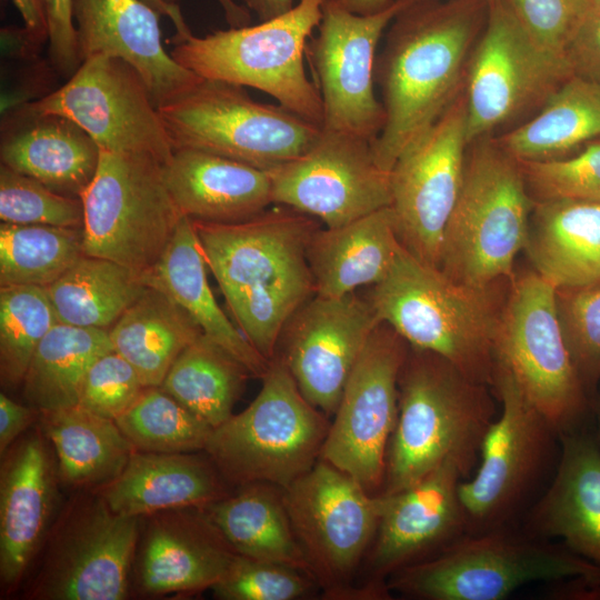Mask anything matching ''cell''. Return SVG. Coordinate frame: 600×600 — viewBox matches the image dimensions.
Segmentation results:
<instances>
[{
	"mask_svg": "<svg viewBox=\"0 0 600 600\" xmlns=\"http://www.w3.org/2000/svg\"><path fill=\"white\" fill-rule=\"evenodd\" d=\"M191 221L238 328L271 361L286 323L314 294L307 247L318 221L279 204L239 222Z\"/></svg>",
	"mask_w": 600,
	"mask_h": 600,
	"instance_id": "cell-1",
	"label": "cell"
},
{
	"mask_svg": "<svg viewBox=\"0 0 600 600\" xmlns=\"http://www.w3.org/2000/svg\"><path fill=\"white\" fill-rule=\"evenodd\" d=\"M393 20L374 64L386 121L372 153L386 171L459 97L478 13L471 2L412 0Z\"/></svg>",
	"mask_w": 600,
	"mask_h": 600,
	"instance_id": "cell-2",
	"label": "cell"
},
{
	"mask_svg": "<svg viewBox=\"0 0 600 600\" xmlns=\"http://www.w3.org/2000/svg\"><path fill=\"white\" fill-rule=\"evenodd\" d=\"M484 384L444 358L410 347L399 376L398 417L381 494L412 486L449 459L464 478L470 473L496 419Z\"/></svg>",
	"mask_w": 600,
	"mask_h": 600,
	"instance_id": "cell-3",
	"label": "cell"
},
{
	"mask_svg": "<svg viewBox=\"0 0 600 600\" xmlns=\"http://www.w3.org/2000/svg\"><path fill=\"white\" fill-rule=\"evenodd\" d=\"M379 322L411 348L433 352L481 383H492L498 318L487 290L457 282L401 243L367 298Z\"/></svg>",
	"mask_w": 600,
	"mask_h": 600,
	"instance_id": "cell-4",
	"label": "cell"
},
{
	"mask_svg": "<svg viewBox=\"0 0 600 600\" xmlns=\"http://www.w3.org/2000/svg\"><path fill=\"white\" fill-rule=\"evenodd\" d=\"M600 586V566L563 543L506 526L466 533L439 553L390 576L389 590L422 600H501L536 581Z\"/></svg>",
	"mask_w": 600,
	"mask_h": 600,
	"instance_id": "cell-5",
	"label": "cell"
},
{
	"mask_svg": "<svg viewBox=\"0 0 600 600\" xmlns=\"http://www.w3.org/2000/svg\"><path fill=\"white\" fill-rule=\"evenodd\" d=\"M472 143L443 232L439 269L457 282L487 290L512 274L527 243L531 199L514 158L497 142L482 138Z\"/></svg>",
	"mask_w": 600,
	"mask_h": 600,
	"instance_id": "cell-6",
	"label": "cell"
},
{
	"mask_svg": "<svg viewBox=\"0 0 600 600\" xmlns=\"http://www.w3.org/2000/svg\"><path fill=\"white\" fill-rule=\"evenodd\" d=\"M330 424L276 354L254 400L212 430L204 452L230 486L286 488L320 459Z\"/></svg>",
	"mask_w": 600,
	"mask_h": 600,
	"instance_id": "cell-7",
	"label": "cell"
},
{
	"mask_svg": "<svg viewBox=\"0 0 600 600\" xmlns=\"http://www.w3.org/2000/svg\"><path fill=\"white\" fill-rule=\"evenodd\" d=\"M324 2L300 0L287 13L254 26L173 39L170 54L200 78L256 88L322 128L321 97L303 59Z\"/></svg>",
	"mask_w": 600,
	"mask_h": 600,
	"instance_id": "cell-8",
	"label": "cell"
},
{
	"mask_svg": "<svg viewBox=\"0 0 600 600\" xmlns=\"http://www.w3.org/2000/svg\"><path fill=\"white\" fill-rule=\"evenodd\" d=\"M162 164L149 154L101 149L96 174L80 196L84 254L143 278L153 269L182 218Z\"/></svg>",
	"mask_w": 600,
	"mask_h": 600,
	"instance_id": "cell-9",
	"label": "cell"
},
{
	"mask_svg": "<svg viewBox=\"0 0 600 600\" xmlns=\"http://www.w3.org/2000/svg\"><path fill=\"white\" fill-rule=\"evenodd\" d=\"M173 150L188 148L270 170L306 152L321 127L241 86L201 78L158 107Z\"/></svg>",
	"mask_w": 600,
	"mask_h": 600,
	"instance_id": "cell-10",
	"label": "cell"
},
{
	"mask_svg": "<svg viewBox=\"0 0 600 600\" xmlns=\"http://www.w3.org/2000/svg\"><path fill=\"white\" fill-rule=\"evenodd\" d=\"M493 351L496 363L509 371L558 434L583 428L584 384L563 336L557 289L539 273L513 281L498 318Z\"/></svg>",
	"mask_w": 600,
	"mask_h": 600,
	"instance_id": "cell-11",
	"label": "cell"
},
{
	"mask_svg": "<svg viewBox=\"0 0 600 600\" xmlns=\"http://www.w3.org/2000/svg\"><path fill=\"white\" fill-rule=\"evenodd\" d=\"M282 491L294 536L323 596L364 598L350 580L374 540L381 494L322 459Z\"/></svg>",
	"mask_w": 600,
	"mask_h": 600,
	"instance_id": "cell-12",
	"label": "cell"
},
{
	"mask_svg": "<svg viewBox=\"0 0 600 600\" xmlns=\"http://www.w3.org/2000/svg\"><path fill=\"white\" fill-rule=\"evenodd\" d=\"M139 530L140 518L116 513L96 490L80 492L49 531L27 596L39 600L126 599Z\"/></svg>",
	"mask_w": 600,
	"mask_h": 600,
	"instance_id": "cell-13",
	"label": "cell"
},
{
	"mask_svg": "<svg viewBox=\"0 0 600 600\" xmlns=\"http://www.w3.org/2000/svg\"><path fill=\"white\" fill-rule=\"evenodd\" d=\"M492 383L501 403L480 448V464L459 483L468 533L511 526L539 483L553 453L558 432L527 399L502 366Z\"/></svg>",
	"mask_w": 600,
	"mask_h": 600,
	"instance_id": "cell-14",
	"label": "cell"
},
{
	"mask_svg": "<svg viewBox=\"0 0 600 600\" xmlns=\"http://www.w3.org/2000/svg\"><path fill=\"white\" fill-rule=\"evenodd\" d=\"M487 28L467 74L466 134L470 143L544 102L573 76L566 56L540 46L508 0L489 2Z\"/></svg>",
	"mask_w": 600,
	"mask_h": 600,
	"instance_id": "cell-15",
	"label": "cell"
},
{
	"mask_svg": "<svg viewBox=\"0 0 600 600\" xmlns=\"http://www.w3.org/2000/svg\"><path fill=\"white\" fill-rule=\"evenodd\" d=\"M410 346L380 322L343 388L320 459L381 491L399 403V376Z\"/></svg>",
	"mask_w": 600,
	"mask_h": 600,
	"instance_id": "cell-16",
	"label": "cell"
},
{
	"mask_svg": "<svg viewBox=\"0 0 600 600\" xmlns=\"http://www.w3.org/2000/svg\"><path fill=\"white\" fill-rule=\"evenodd\" d=\"M24 109L70 119L103 150L149 154L163 164L173 153L146 82L119 58L83 60L62 87Z\"/></svg>",
	"mask_w": 600,
	"mask_h": 600,
	"instance_id": "cell-17",
	"label": "cell"
},
{
	"mask_svg": "<svg viewBox=\"0 0 600 600\" xmlns=\"http://www.w3.org/2000/svg\"><path fill=\"white\" fill-rule=\"evenodd\" d=\"M411 1L394 0L382 11L357 14L326 0L318 34L306 50L322 101V129L377 140L386 113L373 88L376 50L383 30Z\"/></svg>",
	"mask_w": 600,
	"mask_h": 600,
	"instance_id": "cell-18",
	"label": "cell"
},
{
	"mask_svg": "<svg viewBox=\"0 0 600 600\" xmlns=\"http://www.w3.org/2000/svg\"><path fill=\"white\" fill-rule=\"evenodd\" d=\"M464 97H458L390 170L391 210L399 242L439 268L444 229L464 176Z\"/></svg>",
	"mask_w": 600,
	"mask_h": 600,
	"instance_id": "cell-19",
	"label": "cell"
},
{
	"mask_svg": "<svg viewBox=\"0 0 600 600\" xmlns=\"http://www.w3.org/2000/svg\"><path fill=\"white\" fill-rule=\"evenodd\" d=\"M268 173L272 203L319 219L327 228L391 206L390 171L376 162L370 141L348 133L321 128L306 152Z\"/></svg>",
	"mask_w": 600,
	"mask_h": 600,
	"instance_id": "cell-20",
	"label": "cell"
},
{
	"mask_svg": "<svg viewBox=\"0 0 600 600\" xmlns=\"http://www.w3.org/2000/svg\"><path fill=\"white\" fill-rule=\"evenodd\" d=\"M379 323L369 300L356 291L338 298L313 294L286 323L278 343L282 351L277 354L303 397L330 416Z\"/></svg>",
	"mask_w": 600,
	"mask_h": 600,
	"instance_id": "cell-21",
	"label": "cell"
},
{
	"mask_svg": "<svg viewBox=\"0 0 600 600\" xmlns=\"http://www.w3.org/2000/svg\"><path fill=\"white\" fill-rule=\"evenodd\" d=\"M464 478L449 459L412 486L382 497V509L369 553L371 581L383 582L396 571L431 558L468 533L459 497Z\"/></svg>",
	"mask_w": 600,
	"mask_h": 600,
	"instance_id": "cell-22",
	"label": "cell"
},
{
	"mask_svg": "<svg viewBox=\"0 0 600 600\" xmlns=\"http://www.w3.org/2000/svg\"><path fill=\"white\" fill-rule=\"evenodd\" d=\"M141 519L130 577L141 594L211 589L237 554L201 508L168 510Z\"/></svg>",
	"mask_w": 600,
	"mask_h": 600,
	"instance_id": "cell-23",
	"label": "cell"
},
{
	"mask_svg": "<svg viewBox=\"0 0 600 600\" xmlns=\"http://www.w3.org/2000/svg\"><path fill=\"white\" fill-rule=\"evenodd\" d=\"M72 14L81 61L93 56L124 60L142 77L158 107L201 79L164 50L161 14L142 0H72Z\"/></svg>",
	"mask_w": 600,
	"mask_h": 600,
	"instance_id": "cell-24",
	"label": "cell"
},
{
	"mask_svg": "<svg viewBox=\"0 0 600 600\" xmlns=\"http://www.w3.org/2000/svg\"><path fill=\"white\" fill-rule=\"evenodd\" d=\"M3 456L0 578L1 587L10 591L20 583L47 538L59 477L49 441L41 430L18 439Z\"/></svg>",
	"mask_w": 600,
	"mask_h": 600,
	"instance_id": "cell-25",
	"label": "cell"
},
{
	"mask_svg": "<svg viewBox=\"0 0 600 600\" xmlns=\"http://www.w3.org/2000/svg\"><path fill=\"white\" fill-rule=\"evenodd\" d=\"M552 481L532 507L529 533L559 538L576 554L600 566V446L583 428L559 434Z\"/></svg>",
	"mask_w": 600,
	"mask_h": 600,
	"instance_id": "cell-26",
	"label": "cell"
},
{
	"mask_svg": "<svg viewBox=\"0 0 600 600\" xmlns=\"http://www.w3.org/2000/svg\"><path fill=\"white\" fill-rule=\"evenodd\" d=\"M162 172L180 213L191 220L239 222L272 203L268 171L214 153L174 149Z\"/></svg>",
	"mask_w": 600,
	"mask_h": 600,
	"instance_id": "cell-27",
	"label": "cell"
},
{
	"mask_svg": "<svg viewBox=\"0 0 600 600\" xmlns=\"http://www.w3.org/2000/svg\"><path fill=\"white\" fill-rule=\"evenodd\" d=\"M229 486L208 456L136 451L117 478L94 490L116 513L143 518L203 508L228 496Z\"/></svg>",
	"mask_w": 600,
	"mask_h": 600,
	"instance_id": "cell-28",
	"label": "cell"
},
{
	"mask_svg": "<svg viewBox=\"0 0 600 600\" xmlns=\"http://www.w3.org/2000/svg\"><path fill=\"white\" fill-rule=\"evenodd\" d=\"M207 267L193 223L182 216L160 260L144 276V282L166 292L188 312L202 333L237 359L251 377L262 379L270 361L219 307L208 283Z\"/></svg>",
	"mask_w": 600,
	"mask_h": 600,
	"instance_id": "cell-29",
	"label": "cell"
},
{
	"mask_svg": "<svg viewBox=\"0 0 600 600\" xmlns=\"http://www.w3.org/2000/svg\"><path fill=\"white\" fill-rule=\"evenodd\" d=\"M24 122L1 139V163L52 190L79 197L93 179L101 149L77 123L23 109Z\"/></svg>",
	"mask_w": 600,
	"mask_h": 600,
	"instance_id": "cell-30",
	"label": "cell"
},
{
	"mask_svg": "<svg viewBox=\"0 0 600 600\" xmlns=\"http://www.w3.org/2000/svg\"><path fill=\"white\" fill-rule=\"evenodd\" d=\"M399 246L390 207L340 227H319L307 247L314 294L338 298L378 283Z\"/></svg>",
	"mask_w": 600,
	"mask_h": 600,
	"instance_id": "cell-31",
	"label": "cell"
},
{
	"mask_svg": "<svg viewBox=\"0 0 600 600\" xmlns=\"http://www.w3.org/2000/svg\"><path fill=\"white\" fill-rule=\"evenodd\" d=\"M536 272L557 290L600 281V203L558 198L536 209L526 247Z\"/></svg>",
	"mask_w": 600,
	"mask_h": 600,
	"instance_id": "cell-32",
	"label": "cell"
},
{
	"mask_svg": "<svg viewBox=\"0 0 600 600\" xmlns=\"http://www.w3.org/2000/svg\"><path fill=\"white\" fill-rule=\"evenodd\" d=\"M236 488L224 498L201 508L232 550L248 558L293 567L311 576L290 523L282 488L267 482Z\"/></svg>",
	"mask_w": 600,
	"mask_h": 600,
	"instance_id": "cell-33",
	"label": "cell"
},
{
	"mask_svg": "<svg viewBox=\"0 0 600 600\" xmlns=\"http://www.w3.org/2000/svg\"><path fill=\"white\" fill-rule=\"evenodd\" d=\"M39 421L56 453L59 480L74 489L94 490L107 484L137 451L116 420L79 406L41 411Z\"/></svg>",
	"mask_w": 600,
	"mask_h": 600,
	"instance_id": "cell-34",
	"label": "cell"
},
{
	"mask_svg": "<svg viewBox=\"0 0 600 600\" xmlns=\"http://www.w3.org/2000/svg\"><path fill=\"white\" fill-rule=\"evenodd\" d=\"M202 333L166 292L148 286L109 329L113 350L144 387H160L178 356Z\"/></svg>",
	"mask_w": 600,
	"mask_h": 600,
	"instance_id": "cell-35",
	"label": "cell"
},
{
	"mask_svg": "<svg viewBox=\"0 0 600 600\" xmlns=\"http://www.w3.org/2000/svg\"><path fill=\"white\" fill-rule=\"evenodd\" d=\"M600 138V82L571 76L542 103L531 120L498 143L519 162L566 157Z\"/></svg>",
	"mask_w": 600,
	"mask_h": 600,
	"instance_id": "cell-36",
	"label": "cell"
},
{
	"mask_svg": "<svg viewBox=\"0 0 600 600\" xmlns=\"http://www.w3.org/2000/svg\"><path fill=\"white\" fill-rule=\"evenodd\" d=\"M111 350L109 329L57 322L29 363L22 381L24 399L40 412L77 406L88 370Z\"/></svg>",
	"mask_w": 600,
	"mask_h": 600,
	"instance_id": "cell-37",
	"label": "cell"
},
{
	"mask_svg": "<svg viewBox=\"0 0 600 600\" xmlns=\"http://www.w3.org/2000/svg\"><path fill=\"white\" fill-rule=\"evenodd\" d=\"M146 287L131 269L83 253L46 289L58 322L110 329Z\"/></svg>",
	"mask_w": 600,
	"mask_h": 600,
	"instance_id": "cell-38",
	"label": "cell"
},
{
	"mask_svg": "<svg viewBox=\"0 0 600 600\" xmlns=\"http://www.w3.org/2000/svg\"><path fill=\"white\" fill-rule=\"evenodd\" d=\"M250 372L201 333L174 360L161 388L213 429L227 421Z\"/></svg>",
	"mask_w": 600,
	"mask_h": 600,
	"instance_id": "cell-39",
	"label": "cell"
},
{
	"mask_svg": "<svg viewBox=\"0 0 600 600\" xmlns=\"http://www.w3.org/2000/svg\"><path fill=\"white\" fill-rule=\"evenodd\" d=\"M83 254V228L0 226V286L47 288Z\"/></svg>",
	"mask_w": 600,
	"mask_h": 600,
	"instance_id": "cell-40",
	"label": "cell"
},
{
	"mask_svg": "<svg viewBox=\"0 0 600 600\" xmlns=\"http://www.w3.org/2000/svg\"><path fill=\"white\" fill-rule=\"evenodd\" d=\"M116 422L137 451H204L213 430L161 387H146Z\"/></svg>",
	"mask_w": 600,
	"mask_h": 600,
	"instance_id": "cell-41",
	"label": "cell"
},
{
	"mask_svg": "<svg viewBox=\"0 0 600 600\" xmlns=\"http://www.w3.org/2000/svg\"><path fill=\"white\" fill-rule=\"evenodd\" d=\"M57 322L46 288L1 286L0 376L3 386L22 384L37 347Z\"/></svg>",
	"mask_w": 600,
	"mask_h": 600,
	"instance_id": "cell-42",
	"label": "cell"
},
{
	"mask_svg": "<svg viewBox=\"0 0 600 600\" xmlns=\"http://www.w3.org/2000/svg\"><path fill=\"white\" fill-rule=\"evenodd\" d=\"M0 219L17 224L83 228V204L79 197L57 192L1 163Z\"/></svg>",
	"mask_w": 600,
	"mask_h": 600,
	"instance_id": "cell-43",
	"label": "cell"
},
{
	"mask_svg": "<svg viewBox=\"0 0 600 600\" xmlns=\"http://www.w3.org/2000/svg\"><path fill=\"white\" fill-rule=\"evenodd\" d=\"M316 588L318 582L306 571L236 554L211 590L221 600H298Z\"/></svg>",
	"mask_w": 600,
	"mask_h": 600,
	"instance_id": "cell-44",
	"label": "cell"
},
{
	"mask_svg": "<svg viewBox=\"0 0 600 600\" xmlns=\"http://www.w3.org/2000/svg\"><path fill=\"white\" fill-rule=\"evenodd\" d=\"M559 319L574 366L586 386L600 378V281L557 290Z\"/></svg>",
	"mask_w": 600,
	"mask_h": 600,
	"instance_id": "cell-45",
	"label": "cell"
},
{
	"mask_svg": "<svg viewBox=\"0 0 600 600\" xmlns=\"http://www.w3.org/2000/svg\"><path fill=\"white\" fill-rule=\"evenodd\" d=\"M519 163L542 200L568 198L600 203V138L571 157Z\"/></svg>",
	"mask_w": 600,
	"mask_h": 600,
	"instance_id": "cell-46",
	"label": "cell"
},
{
	"mask_svg": "<svg viewBox=\"0 0 600 600\" xmlns=\"http://www.w3.org/2000/svg\"><path fill=\"white\" fill-rule=\"evenodd\" d=\"M144 388L134 368L111 350L99 357L88 370L77 406L116 420Z\"/></svg>",
	"mask_w": 600,
	"mask_h": 600,
	"instance_id": "cell-47",
	"label": "cell"
},
{
	"mask_svg": "<svg viewBox=\"0 0 600 600\" xmlns=\"http://www.w3.org/2000/svg\"><path fill=\"white\" fill-rule=\"evenodd\" d=\"M519 21L543 48L566 56L582 14L576 0H508Z\"/></svg>",
	"mask_w": 600,
	"mask_h": 600,
	"instance_id": "cell-48",
	"label": "cell"
},
{
	"mask_svg": "<svg viewBox=\"0 0 600 600\" xmlns=\"http://www.w3.org/2000/svg\"><path fill=\"white\" fill-rule=\"evenodd\" d=\"M49 60L63 77L70 78L82 61L72 14V0H46Z\"/></svg>",
	"mask_w": 600,
	"mask_h": 600,
	"instance_id": "cell-49",
	"label": "cell"
},
{
	"mask_svg": "<svg viewBox=\"0 0 600 600\" xmlns=\"http://www.w3.org/2000/svg\"><path fill=\"white\" fill-rule=\"evenodd\" d=\"M566 57L574 76L600 82V13L580 21L566 49Z\"/></svg>",
	"mask_w": 600,
	"mask_h": 600,
	"instance_id": "cell-50",
	"label": "cell"
},
{
	"mask_svg": "<svg viewBox=\"0 0 600 600\" xmlns=\"http://www.w3.org/2000/svg\"><path fill=\"white\" fill-rule=\"evenodd\" d=\"M40 411L31 406H22L10 399L6 393H0V453L6 451L17 441L31 423L39 418Z\"/></svg>",
	"mask_w": 600,
	"mask_h": 600,
	"instance_id": "cell-51",
	"label": "cell"
},
{
	"mask_svg": "<svg viewBox=\"0 0 600 600\" xmlns=\"http://www.w3.org/2000/svg\"><path fill=\"white\" fill-rule=\"evenodd\" d=\"M24 22V37L29 48H38L48 40L46 0H12Z\"/></svg>",
	"mask_w": 600,
	"mask_h": 600,
	"instance_id": "cell-52",
	"label": "cell"
},
{
	"mask_svg": "<svg viewBox=\"0 0 600 600\" xmlns=\"http://www.w3.org/2000/svg\"><path fill=\"white\" fill-rule=\"evenodd\" d=\"M252 10L260 22L287 13L293 8V0H241Z\"/></svg>",
	"mask_w": 600,
	"mask_h": 600,
	"instance_id": "cell-53",
	"label": "cell"
},
{
	"mask_svg": "<svg viewBox=\"0 0 600 600\" xmlns=\"http://www.w3.org/2000/svg\"><path fill=\"white\" fill-rule=\"evenodd\" d=\"M142 1L149 4L150 7H152L154 10H157L160 14H164L172 20L176 31H177L174 37L186 38L192 33L189 27L187 26L178 6L169 4L166 0H142Z\"/></svg>",
	"mask_w": 600,
	"mask_h": 600,
	"instance_id": "cell-54",
	"label": "cell"
},
{
	"mask_svg": "<svg viewBox=\"0 0 600 600\" xmlns=\"http://www.w3.org/2000/svg\"><path fill=\"white\" fill-rule=\"evenodd\" d=\"M169 4L177 6V0H166ZM223 9L226 20L230 28L249 26L251 21L250 10L236 3L233 0H217Z\"/></svg>",
	"mask_w": 600,
	"mask_h": 600,
	"instance_id": "cell-55",
	"label": "cell"
},
{
	"mask_svg": "<svg viewBox=\"0 0 600 600\" xmlns=\"http://www.w3.org/2000/svg\"><path fill=\"white\" fill-rule=\"evenodd\" d=\"M554 594L560 596V598L574 600H600V586L589 587L577 581H568Z\"/></svg>",
	"mask_w": 600,
	"mask_h": 600,
	"instance_id": "cell-56",
	"label": "cell"
},
{
	"mask_svg": "<svg viewBox=\"0 0 600 600\" xmlns=\"http://www.w3.org/2000/svg\"><path fill=\"white\" fill-rule=\"evenodd\" d=\"M339 6L357 14H372L387 9L394 0H333Z\"/></svg>",
	"mask_w": 600,
	"mask_h": 600,
	"instance_id": "cell-57",
	"label": "cell"
},
{
	"mask_svg": "<svg viewBox=\"0 0 600 600\" xmlns=\"http://www.w3.org/2000/svg\"><path fill=\"white\" fill-rule=\"evenodd\" d=\"M582 19L587 16L600 13V0H576Z\"/></svg>",
	"mask_w": 600,
	"mask_h": 600,
	"instance_id": "cell-58",
	"label": "cell"
},
{
	"mask_svg": "<svg viewBox=\"0 0 600 600\" xmlns=\"http://www.w3.org/2000/svg\"><path fill=\"white\" fill-rule=\"evenodd\" d=\"M596 438H597L598 443L600 446V404H599V410H598V431H597Z\"/></svg>",
	"mask_w": 600,
	"mask_h": 600,
	"instance_id": "cell-59",
	"label": "cell"
},
{
	"mask_svg": "<svg viewBox=\"0 0 600 600\" xmlns=\"http://www.w3.org/2000/svg\"><path fill=\"white\" fill-rule=\"evenodd\" d=\"M489 2H493V1H502V0H488Z\"/></svg>",
	"mask_w": 600,
	"mask_h": 600,
	"instance_id": "cell-60",
	"label": "cell"
}]
</instances>
